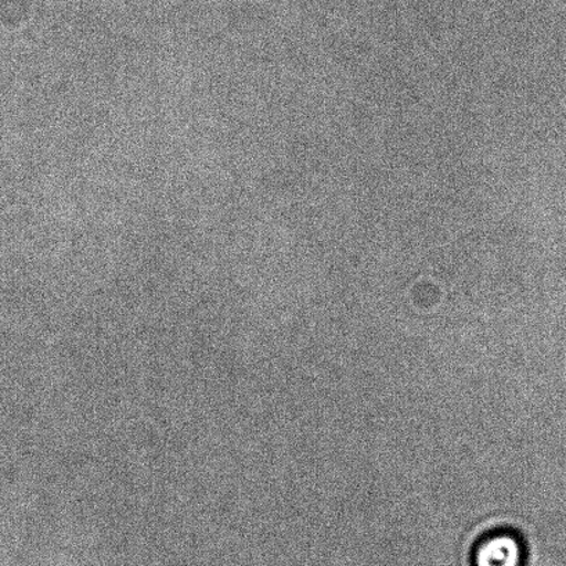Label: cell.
<instances>
[{
    "label": "cell",
    "mask_w": 566,
    "mask_h": 566,
    "mask_svg": "<svg viewBox=\"0 0 566 566\" xmlns=\"http://www.w3.org/2000/svg\"><path fill=\"white\" fill-rule=\"evenodd\" d=\"M521 544L510 533H494L475 549V566H520Z\"/></svg>",
    "instance_id": "1"
}]
</instances>
